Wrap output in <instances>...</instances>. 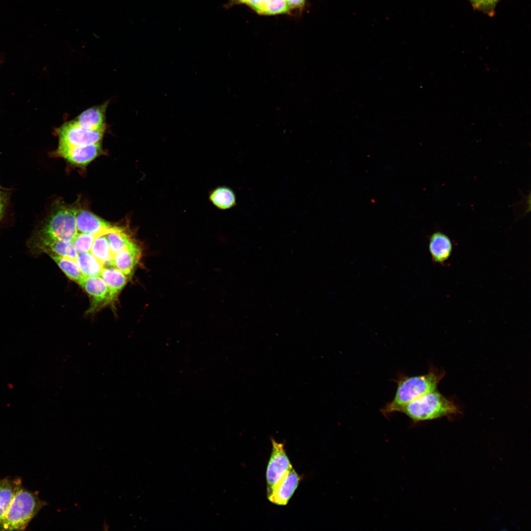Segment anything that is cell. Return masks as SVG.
I'll list each match as a JSON object with an SVG mask.
<instances>
[{
	"instance_id": "15",
	"label": "cell",
	"mask_w": 531,
	"mask_h": 531,
	"mask_svg": "<svg viewBox=\"0 0 531 531\" xmlns=\"http://www.w3.org/2000/svg\"><path fill=\"white\" fill-rule=\"evenodd\" d=\"M112 227L102 232L95 238L90 250L103 266H114L113 256L105 236Z\"/></svg>"
},
{
	"instance_id": "13",
	"label": "cell",
	"mask_w": 531,
	"mask_h": 531,
	"mask_svg": "<svg viewBox=\"0 0 531 531\" xmlns=\"http://www.w3.org/2000/svg\"><path fill=\"white\" fill-rule=\"evenodd\" d=\"M76 223L78 233L97 234L113 227L109 223L85 210L76 209Z\"/></svg>"
},
{
	"instance_id": "16",
	"label": "cell",
	"mask_w": 531,
	"mask_h": 531,
	"mask_svg": "<svg viewBox=\"0 0 531 531\" xmlns=\"http://www.w3.org/2000/svg\"><path fill=\"white\" fill-rule=\"evenodd\" d=\"M105 236L113 256L128 247L136 241L124 232L122 228L116 226H113Z\"/></svg>"
},
{
	"instance_id": "27",
	"label": "cell",
	"mask_w": 531,
	"mask_h": 531,
	"mask_svg": "<svg viewBox=\"0 0 531 531\" xmlns=\"http://www.w3.org/2000/svg\"><path fill=\"white\" fill-rule=\"evenodd\" d=\"M2 191L1 190V187H0V192H2Z\"/></svg>"
},
{
	"instance_id": "9",
	"label": "cell",
	"mask_w": 531,
	"mask_h": 531,
	"mask_svg": "<svg viewBox=\"0 0 531 531\" xmlns=\"http://www.w3.org/2000/svg\"><path fill=\"white\" fill-rule=\"evenodd\" d=\"M79 284L91 298L90 312L114 300L107 286L100 276H84Z\"/></svg>"
},
{
	"instance_id": "23",
	"label": "cell",
	"mask_w": 531,
	"mask_h": 531,
	"mask_svg": "<svg viewBox=\"0 0 531 531\" xmlns=\"http://www.w3.org/2000/svg\"><path fill=\"white\" fill-rule=\"evenodd\" d=\"M474 10L493 16L498 3L501 0H468Z\"/></svg>"
},
{
	"instance_id": "25",
	"label": "cell",
	"mask_w": 531,
	"mask_h": 531,
	"mask_svg": "<svg viewBox=\"0 0 531 531\" xmlns=\"http://www.w3.org/2000/svg\"><path fill=\"white\" fill-rule=\"evenodd\" d=\"M305 0H286L289 8H300L304 3Z\"/></svg>"
},
{
	"instance_id": "6",
	"label": "cell",
	"mask_w": 531,
	"mask_h": 531,
	"mask_svg": "<svg viewBox=\"0 0 531 531\" xmlns=\"http://www.w3.org/2000/svg\"><path fill=\"white\" fill-rule=\"evenodd\" d=\"M272 450L266 471L267 490L272 488L293 466L283 443L271 440Z\"/></svg>"
},
{
	"instance_id": "3",
	"label": "cell",
	"mask_w": 531,
	"mask_h": 531,
	"mask_svg": "<svg viewBox=\"0 0 531 531\" xmlns=\"http://www.w3.org/2000/svg\"><path fill=\"white\" fill-rule=\"evenodd\" d=\"M398 412L417 423L456 414L459 411L452 401L434 390L409 402Z\"/></svg>"
},
{
	"instance_id": "22",
	"label": "cell",
	"mask_w": 531,
	"mask_h": 531,
	"mask_svg": "<svg viewBox=\"0 0 531 531\" xmlns=\"http://www.w3.org/2000/svg\"><path fill=\"white\" fill-rule=\"evenodd\" d=\"M286 0H264V14L274 15L289 11Z\"/></svg>"
},
{
	"instance_id": "2",
	"label": "cell",
	"mask_w": 531,
	"mask_h": 531,
	"mask_svg": "<svg viewBox=\"0 0 531 531\" xmlns=\"http://www.w3.org/2000/svg\"><path fill=\"white\" fill-rule=\"evenodd\" d=\"M47 503L19 483L8 510L0 524L1 531H22Z\"/></svg>"
},
{
	"instance_id": "1",
	"label": "cell",
	"mask_w": 531,
	"mask_h": 531,
	"mask_svg": "<svg viewBox=\"0 0 531 531\" xmlns=\"http://www.w3.org/2000/svg\"><path fill=\"white\" fill-rule=\"evenodd\" d=\"M444 373L433 368L425 375L407 376L400 374L395 380L397 388L393 399L386 403L381 412L385 416L399 412L409 402L428 393L436 390Z\"/></svg>"
},
{
	"instance_id": "8",
	"label": "cell",
	"mask_w": 531,
	"mask_h": 531,
	"mask_svg": "<svg viewBox=\"0 0 531 531\" xmlns=\"http://www.w3.org/2000/svg\"><path fill=\"white\" fill-rule=\"evenodd\" d=\"M101 142L74 147L59 145L57 149L52 152V154L54 156L63 157L73 164L84 166L98 156L101 153Z\"/></svg>"
},
{
	"instance_id": "7",
	"label": "cell",
	"mask_w": 531,
	"mask_h": 531,
	"mask_svg": "<svg viewBox=\"0 0 531 531\" xmlns=\"http://www.w3.org/2000/svg\"><path fill=\"white\" fill-rule=\"evenodd\" d=\"M301 476L293 467L270 489L267 490V499L278 505H285L297 488Z\"/></svg>"
},
{
	"instance_id": "11",
	"label": "cell",
	"mask_w": 531,
	"mask_h": 531,
	"mask_svg": "<svg viewBox=\"0 0 531 531\" xmlns=\"http://www.w3.org/2000/svg\"><path fill=\"white\" fill-rule=\"evenodd\" d=\"M428 248L433 262L443 264L452 254L453 244L448 236L442 232L437 231L430 236Z\"/></svg>"
},
{
	"instance_id": "24",
	"label": "cell",
	"mask_w": 531,
	"mask_h": 531,
	"mask_svg": "<svg viewBox=\"0 0 531 531\" xmlns=\"http://www.w3.org/2000/svg\"><path fill=\"white\" fill-rule=\"evenodd\" d=\"M7 197L3 191L0 192V220L2 218L6 206Z\"/></svg>"
},
{
	"instance_id": "17",
	"label": "cell",
	"mask_w": 531,
	"mask_h": 531,
	"mask_svg": "<svg viewBox=\"0 0 531 531\" xmlns=\"http://www.w3.org/2000/svg\"><path fill=\"white\" fill-rule=\"evenodd\" d=\"M43 252L47 253L56 262L70 279L79 284L84 276L82 273L75 260L59 256L48 250H45Z\"/></svg>"
},
{
	"instance_id": "20",
	"label": "cell",
	"mask_w": 531,
	"mask_h": 531,
	"mask_svg": "<svg viewBox=\"0 0 531 531\" xmlns=\"http://www.w3.org/2000/svg\"><path fill=\"white\" fill-rule=\"evenodd\" d=\"M19 482L4 479L0 482V524L8 510Z\"/></svg>"
},
{
	"instance_id": "19",
	"label": "cell",
	"mask_w": 531,
	"mask_h": 531,
	"mask_svg": "<svg viewBox=\"0 0 531 531\" xmlns=\"http://www.w3.org/2000/svg\"><path fill=\"white\" fill-rule=\"evenodd\" d=\"M76 261L84 276H100L103 266L91 252L78 253Z\"/></svg>"
},
{
	"instance_id": "26",
	"label": "cell",
	"mask_w": 531,
	"mask_h": 531,
	"mask_svg": "<svg viewBox=\"0 0 531 531\" xmlns=\"http://www.w3.org/2000/svg\"><path fill=\"white\" fill-rule=\"evenodd\" d=\"M241 3H246L247 0H236Z\"/></svg>"
},
{
	"instance_id": "18",
	"label": "cell",
	"mask_w": 531,
	"mask_h": 531,
	"mask_svg": "<svg viewBox=\"0 0 531 531\" xmlns=\"http://www.w3.org/2000/svg\"><path fill=\"white\" fill-rule=\"evenodd\" d=\"M209 199L217 208L230 209L236 205L234 192L230 188L220 186L212 190L209 194Z\"/></svg>"
},
{
	"instance_id": "14",
	"label": "cell",
	"mask_w": 531,
	"mask_h": 531,
	"mask_svg": "<svg viewBox=\"0 0 531 531\" xmlns=\"http://www.w3.org/2000/svg\"><path fill=\"white\" fill-rule=\"evenodd\" d=\"M100 277L107 286L114 300L127 281V276L114 266H103Z\"/></svg>"
},
{
	"instance_id": "5",
	"label": "cell",
	"mask_w": 531,
	"mask_h": 531,
	"mask_svg": "<svg viewBox=\"0 0 531 531\" xmlns=\"http://www.w3.org/2000/svg\"><path fill=\"white\" fill-rule=\"evenodd\" d=\"M56 131L59 145L74 147L100 142L105 131L85 128L72 120L63 123Z\"/></svg>"
},
{
	"instance_id": "12",
	"label": "cell",
	"mask_w": 531,
	"mask_h": 531,
	"mask_svg": "<svg viewBox=\"0 0 531 531\" xmlns=\"http://www.w3.org/2000/svg\"><path fill=\"white\" fill-rule=\"evenodd\" d=\"M108 101L89 108L81 113L74 119L82 127L92 130L106 129V111Z\"/></svg>"
},
{
	"instance_id": "4",
	"label": "cell",
	"mask_w": 531,
	"mask_h": 531,
	"mask_svg": "<svg viewBox=\"0 0 531 531\" xmlns=\"http://www.w3.org/2000/svg\"><path fill=\"white\" fill-rule=\"evenodd\" d=\"M77 233L76 209L62 207L50 216L43 227L31 236L28 243L43 239L71 242Z\"/></svg>"
},
{
	"instance_id": "10",
	"label": "cell",
	"mask_w": 531,
	"mask_h": 531,
	"mask_svg": "<svg viewBox=\"0 0 531 531\" xmlns=\"http://www.w3.org/2000/svg\"><path fill=\"white\" fill-rule=\"evenodd\" d=\"M142 254V248L136 240L128 247L113 256L114 266L129 277L140 261Z\"/></svg>"
},
{
	"instance_id": "21",
	"label": "cell",
	"mask_w": 531,
	"mask_h": 531,
	"mask_svg": "<svg viewBox=\"0 0 531 531\" xmlns=\"http://www.w3.org/2000/svg\"><path fill=\"white\" fill-rule=\"evenodd\" d=\"M103 232L97 234L78 233L71 242L78 253L89 252L95 238Z\"/></svg>"
}]
</instances>
